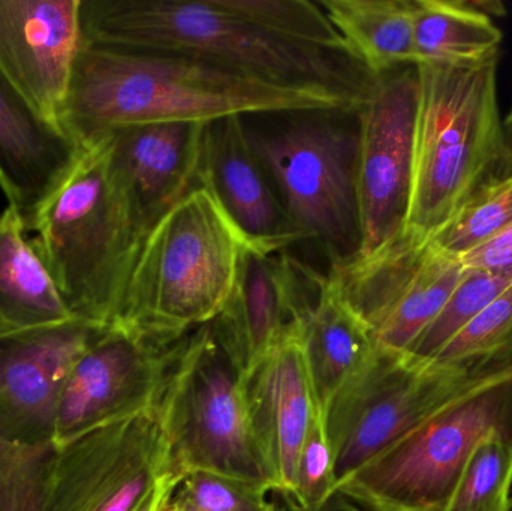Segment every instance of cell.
Wrapping results in <instances>:
<instances>
[{
    "mask_svg": "<svg viewBox=\"0 0 512 511\" xmlns=\"http://www.w3.org/2000/svg\"><path fill=\"white\" fill-rule=\"evenodd\" d=\"M179 341H158L125 326L102 330L66 381L54 444L155 408Z\"/></svg>",
    "mask_w": 512,
    "mask_h": 511,
    "instance_id": "obj_13",
    "label": "cell"
},
{
    "mask_svg": "<svg viewBox=\"0 0 512 511\" xmlns=\"http://www.w3.org/2000/svg\"><path fill=\"white\" fill-rule=\"evenodd\" d=\"M465 264L406 231L387 248L328 269V282L382 350L406 354L444 308Z\"/></svg>",
    "mask_w": 512,
    "mask_h": 511,
    "instance_id": "obj_11",
    "label": "cell"
},
{
    "mask_svg": "<svg viewBox=\"0 0 512 511\" xmlns=\"http://www.w3.org/2000/svg\"><path fill=\"white\" fill-rule=\"evenodd\" d=\"M156 411L174 477L207 471L276 491L252 429L245 365L216 320L180 339Z\"/></svg>",
    "mask_w": 512,
    "mask_h": 511,
    "instance_id": "obj_6",
    "label": "cell"
},
{
    "mask_svg": "<svg viewBox=\"0 0 512 511\" xmlns=\"http://www.w3.org/2000/svg\"><path fill=\"white\" fill-rule=\"evenodd\" d=\"M465 267L512 276V225L463 255Z\"/></svg>",
    "mask_w": 512,
    "mask_h": 511,
    "instance_id": "obj_32",
    "label": "cell"
},
{
    "mask_svg": "<svg viewBox=\"0 0 512 511\" xmlns=\"http://www.w3.org/2000/svg\"><path fill=\"white\" fill-rule=\"evenodd\" d=\"M86 44L185 54L283 86L322 89L363 104L375 83L354 56L286 41L228 0H81Z\"/></svg>",
    "mask_w": 512,
    "mask_h": 511,
    "instance_id": "obj_2",
    "label": "cell"
},
{
    "mask_svg": "<svg viewBox=\"0 0 512 511\" xmlns=\"http://www.w3.org/2000/svg\"><path fill=\"white\" fill-rule=\"evenodd\" d=\"M246 398L255 440L276 491L292 497L301 447L316 413L300 330L246 372Z\"/></svg>",
    "mask_w": 512,
    "mask_h": 511,
    "instance_id": "obj_18",
    "label": "cell"
},
{
    "mask_svg": "<svg viewBox=\"0 0 512 511\" xmlns=\"http://www.w3.org/2000/svg\"><path fill=\"white\" fill-rule=\"evenodd\" d=\"M300 339L313 401L324 419L334 396L369 359L376 344L369 329L334 293L327 275L301 320Z\"/></svg>",
    "mask_w": 512,
    "mask_h": 511,
    "instance_id": "obj_22",
    "label": "cell"
},
{
    "mask_svg": "<svg viewBox=\"0 0 512 511\" xmlns=\"http://www.w3.org/2000/svg\"><path fill=\"white\" fill-rule=\"evenodd\" d=\"M502 369L477 371L441 360H418L376 345L324 416L336 491L439 408Z\"/></svg>",
    "mask_w": 512,
    "mask_h": 511,
    "instance_id": "obj_9",
    "label": "cell"
},
{
    "mask_svg": "<svg viewBox=\"0 0 512 511\" xmlns=\"http://www.w3.org/2000/svg\"><path fill=\"white\" fill-rule=\"evenodd\" d=\"M102 330L72 321L0 338V437L53 441L66 381Z\"/></svg>",
    "mask_w": 512,
    "mask_h": 511,
    "instance_id": "obj_15",
    "label": "cell"
},
{
    "mask_svg": "<svg viewBox=\"0 0 512 511\" xmlns=\"http://www.w3.org/2000/svg\"><path fill=\"white\" fill-rule=\"evenodd\" d=\"M54 453V441L0 437V511L44 510Z\"/></svg>",
    "mask_w": 512,
    "mask_h": 511,
    "instance_id": "obj_29",
    "label": "cell"
},
{
    "mask_svg": "<svg viewBox=\"0 0 512 511\" xmlns=\"http://www.w3.org/2000/svg\"><path fill=\"white\" fill-rule=\"evenodd\" d=\"M198 182L212 192L246 245L273 252L303 243L252 149L242 116L207 123Z\"/></svg>",
    "mask_w": 512,
    "mask_h": 511,
    "instance_id": "obj_17",
    "label": "cell"
},
{
    "mask_svg": "<svg viewBox=\"0 0 512 511\" xmlns=\"http://www.w3.org/2000/svg\"><path fill=\"white\" fill-rule=\"evenodd\" d=\"M418 65L474 66L499 59L502 30L472 3L412 0Z\"/></svg>",
    "mask_w": 512,
    "mask_h": 511,
    "instance_id": "obj_24",
    "label": "cell"
},
{
    "mask_svg": "<svg viewBox=\"0 0 512 511\" xmlns=\"http://www.w3.org/2000/svg\"><path fill=\"white\" fill-rule=\"evenodd\" d=\"M171 511H276L274 491L207 471H189L171 486Z\"/></svg>",
    "mask_w": 512,
    "mask_h": 511,
    "instance_id": "obj_30",
    "label": "cell"
},
{
    "mask_svg": "<svg viewBox=\"0 0 512 511\" xmlns=\"http://www.w3.org/2000/svg\"><path fill=\"white\" fill-rule=\"evenodd\" d=\"M445 511H512V438L493 434L478 444Z\"/></svg>",
    "mask_w": 512,
    "mask_h": 511,
    "instance_id": "obj_26",
    "label": "cell"
},
{
    "mask_svg": "<svg viewBox=\"0 0 512 511\" xmlns=\"http://www.w3.org/2000/svg\"><path fill=\"white\" fill-rule=\"evenodd\" d=\"M433 360L477 371L512 366V282Z\"/></svg>",
    "mask_w": 512,
    "mask_h": 511,
    "instance_id": "obj_28",
    "label": "cell"
},
{
    "mask_svg": "<svg viewBox=\"0 0 512 511\" xmlns=\"http://www.w3.org/2000/svg\"><path fill=\"white\" fill-rule=\"evenodd\" d=\"M414 183L408 231L438 236L507 156L498 59L474 66L418 65Z\"/></svg>",
    "mask_w": 512,
    "mask_h": 511,
    "instance_id": "obj_5",
    "label": "cell"
},
{
    "mask_svg": "<svg viewBox=\"0 0 512 511\" xmlns=\"http://www.w3.org/2000/svg\"><path fill=\"white\" fill-rule=\"evenodd\" d=\"M32 231L72 315L99 329L114 326L146 233L111 171L110 135L83 144Z\"/></svg>",
    "mask_w": 512,
    "mask_h": 511,
    "instance_id": "obj_3",
    "label": "cell"
},
{
    "mask_svg": "<svg viewBox=\"0 0 512 511\" xmlns=\"http://www.w3.org/2000/svg\"><path fill=\"white\" fill-rule=\"evenodd\" d=\"M155 504H156V501H155ZM155 504H153V506H152V507H150V509H149V510H147V511H152V510H153V507H155Z\"/></svg>",
    "mask_w": 512,
    "mask_h": 511,
    "instance_id": "obj_37",
    "label": "cell"
},
{
    "mask_svg": "<svg viewBox=\"0 0 512 511\" xmlns=\"http://www.w3.org/2000/svg\"><path fill=\"white\" fill-rule=\"evenodd\" d=\"M80 8L81 0H0V80L59 129L83 44Z\"/></svg>",
    "mask_w": 512,
    "mask_h": 511,
    "instance_id": "obj_14",
    "label": "cell"
},
{
    "mask_svg": "<svg viewBox=\"0 0 512 511\" xmlns=\"http://www.w3.org/2000/svg\"><path fill=\"white\" fill-rule=\"evenodd\" d=\"M361 104L339 93L283 86L185 54L83 42L60 116L78 144L150 123H212L249 114L340 111Z\"/></svg>",
    "mask_w": 512,
    "mask_h": 511,
    "instance_id": "obj_1",
    "label": "cell"
},
{
    "mask_svg": "<svg viewBox=\"0 0 512 511\" xmlns=\"http://www.w3.org/2000/svg\"><path fill=\"white\" fill-rule=\"evenodd\" d=\"M274 503H276V511H292L288 498L282 492L274 491Z\"/></svg>",
    "mask_w": 512,
    "mask_h": 511,
    "instance_id": "obj_35",
    "label": "cell"
},
{
    "mask_svg": "<svg viewBox=\"0 0 512 511\" xmlns=\"http://www.w3.org/2000/svg\"><path fill=\"white\" fill-rule=\"evenodd\" d=\"M289 500V498H288ZM289 503H291L292 510L294 511H303L298 509L297 506H295L294 503H292L291 500H289ZM316 511H370L367 510L366 507L360 506V504L354 503V501L349 500V498L343 497V495L340 494H334L333 497L330 498V501H328L325 506H322L321 509Z\"/></svg>",
    "mask_w": 512,
    "mask_h": 511,
    "instance_id": "obj_33",
    "label": "cell"
},
{
    "mask_svg": "<svg viewBox=\"0 0 512 511\" xmlns=\"http://www.w3.org/2000/svg\"><path fill=\"white\" fill-rule=\"evenodd\" d=\"M505 131H510L512 134V110L508 113L507 119H505Z\"/></svg>",
    "mask_w": 512,
    "mask_h": 511,
    "instance_id": "obj_36",
    "label": "cell"
},
{
    "mask_svg": "<svg viewBox=\"0 0 512 511\" xmlns=\"http://www.w3.org/2000/svg\"><path fill=\"white\" fill-rule=\"evenodd\" d=\"M78 321L14 207L0 213V338Z\"/></svg>",
    "mask_w": 512,
    "mask_h": 511,
    "instance_id": "obj_21",
    "label": "cell"
},
{
    "mask_svg": "<svg viewBox=\"0 0 512 511\" xmlns=\"http://www.w3.org/2000/svg\"><path fill=\"white\" fill-rule=\"evenodd\" d=\"M176 479L150 408L57 444L42 511H147Z\"/></svg>",
    "mask_w": 512,
    "mask_h": 511,
    "instance_id": "obj_10",
    "label": "cell"
},
{
    "mask_svg": "<svg viewBox=\"0 0 512 511\" xmlns=\"http://www.w3.org/2000/svg\"><path fill=\"white\" fill-rule=\"evenodd\" d=\"M319 5L370 74L417 66L412 0H322Z\"/></svg>",
    "mask_w": 512,
    "mask_h": 511,
    "instance_id": "obj_23",
    "label": "cell"
},
{
    "mask_svg": "<svg viewBox=\"0 0 512 511\" xmlns=\"http://www.w3.org/2000/svg\"><path fill=\"white\" fill-rule=\"evenodd\" d=\"M334 113L340 111H307L273 131L248 129L295 230L303 242L321 248L328 269L354 260L361 242L358 126L334 119Z\"/></svg>",
    "mask_w": 512,
    "mask_h": 511,
    "instance_id": "obj_8",
    "label": "cell"
},
{
    "mask_svg": "<svg viewBox=\"0 0 512 511\" xmlns=\"http://www.w3.org/2000/svg\"><path fill=\"white\" fill-rule=\"evenodd\" d=\"M81 150V144L42 120L0 80V191L23 219L27 233Z\"/></svg>",
    "mask_w": 512,
    "mask_h": 511,
    "instance_id": "obj_20",
    "label": "cell"
},
{
    "mask_svg": "<svg viewBox=\"0 0 512 511\" xmlns=\"http://www.w3.org/2000/svg\"><path fill=\"white\" fill-rule=\"evenodd\" d=\"M325 275L286 251H262L245 243L233 291L216 323L246 372L282 339L300 330Z\"/></svg>",
    "mask_w": 512,
    "mask_h": 511,
    "instance_id": "obj_16",
    "label": "cell"
},
{
    "mask_svg": "<svg viewBox=\"0 0 512 511\" xmlns=\"http://www.w3.org/2000/svg\"><path fill=\"white\" fill-rule=\"evenodd\" d=\"M174 482H176V480H174ZM174 482H171L170 485H168L167 488L164 489V492H162L161 497H159L158 501H156L155 507H153L152 511H171L170 491L171 486H173Z\"/></svg>",
    "mask_w": 512,
    "mask_h": 511,
    "instance_id": "obj_34",
    "label": "cell"
},
{
    "mask_svg": "<svg viewBox=\"0 0 512 511\" xmlns=\"http://www.w3.org/2000/svg\"><path fill=\"white\" fill-rule=\"evenodd\" d=\"M245 240L198 182L141 242L114 326L176 342L224 311Z\"/></svg>",
    "mask_w": 512,
    "mask_h": 511,
    "instance_id": "obj_4",
    "label": "cell"
},
{
    "mask_svg": "<svg viewBox=\"0 0 512 511\" xmlns=\"http://www.w3.org/2000/svg\"><path fill=\"white\" fill-rule=\"evenodd\" d=\"M493 434L512 438V366L439 408L336 494L372 511H445L478 444Z\"/></svg>",
    "mask_w": 512,
    "mask_h": 511,
    "instance_id": "obj_7",
    "label": "cell"
},
{
    "mask_svg": "<svg viewBox=\"0 0 512 511\" xmlns=\"http://www.w3.org/2000/svg\"><path fill=\"white\" fill-rule=\"evenodd\" d=\"M512 225V150L480 183L450 224L433 237L448 254L462 258Z\"/></svg>",
    "mask_w": 512,
    "mask_h": 511,
    "instance_id": "obj_25",
    "label": "cell"
},
{
    "mask_svg": "<svg viewBox=\"0 0 512 511\" xmlns=\"http://www.w3.org/2000/svg\"><path fill=\"white\" fill-rule=\"evenodd\" d=\"M336 492L334 456L324 419L316 411L310 420L306 440L298 458L297 483L292 497L298 509L316 511L330 501Z\"/></svg>",
    "mask_w": 512,
    "mask_h": 511,
    "instance_id": "obj_31",
    "label": "cell"
},
{
    "mask_svg": "<svg viewBox=\"0 0 512 511\" xmlns=\"http://www.w3.org/2000/svg\"><path fill=\"white\" fill-rule=\"evenodd\" d=\"M417 102V66H406L378 75L355 113L361 239L357 257L387 248L408 231Z\"/></svg>",
    "mask_w": 512,
    "mask_h": 511,
    "instance_id": "obj_12",
    "label": "cell"
},
{
    "mask_svg": "<svg viewBox=\"0 0 512 511\" xmlns=\"http://www.w3.org/2000/svg\"><path fill=\"white\" fill-rule=\"evenodd\" d=\"M511 282L512 276L465 267L444 308L406 354L418 360L435 359Z\"/></svg>",
    "mask_w": 512,
    "mask_h": 511,
    "instance_id": "obj_27",
    "label": "cell"
},
{
    "mask_svg": "<svg viewBox=\"0 0 512 511\" xmlns=\"http://www.w3.org/2000/svg\"><path fill=\"white\" fill-rule=\"evenodd\" d=\"M367 510H369V509H367ZM370 511H372V510H370Z\"/></svg>",
    "mask_w": 512,
    "mask_h": 511,
    "instance_id": "obj_38",
    "label": "cell"
},
{
    "mask_svg": "<svg viewBox=\"0 0 512 511\" xmlns=\"http://www.w3.org/2000/svg\"><path fill=\"white\" fill-rule=\"evenodd\" d=\"M206 125L150 123L108 132L111 171L144 233L198 185Z\"/></svg>",
    "mask_w": 512,
    "mask_h": 511,
    "instance_id": "obj_19",
    "label": "cell"
}]
</instances>
